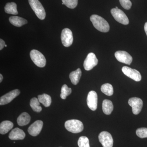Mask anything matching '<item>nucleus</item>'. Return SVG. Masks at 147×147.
Here are the masks:
<instances>
[{"label":"nucleus","instance_id":"ddd939ff","mask_svg":"<svg viewBox=\"0 0 147 147\" xmlns=\"http://www.w3.org/2000/svg\"><path fill=\"white\" fill-rule=\"evenodd\" d=\"M87 105L90 109L95 111L97 108L98 96L96 92L91 91L89 92L87 98Z\"/></svg>","mask_w":147,"mask_h":147},{"label":"nucleus","instance_id":"4be33fe9","mask_svg":"<svg viewBox=\"0 0 147 147\" xmlns=\"http://www.w3.org/2000/svg\"><path fill=\"white\" fill-rule=\"evenodd\" d=\"M38 98L40 102L42 103V105L45 107H49L51 105L52 99H51V96L49 95L46 94L39 95L38 96Z\"/></svg>","mask_w":147,"mask_h":147},{"label":"nucleus","instance_id":"7c9ffc66","mask_svg":"<svg viewBox=\"0 0 147 147\" xmlns=\"http://www.w3.org/2000/svg\"><path fill=\"white\" fill-rule=\"evenodd\" d=\"M144 30L145 32H146V34L147 36V22L145 24Z\"/></svg>","mask_w":147,"mask_h":147},{"label":"nucleus","instance_id":"6ab92c4d","mask_svg":"<svg viewBox=\"0 0 147 147\" xmlns=\"http://www.w3.org/2000/svg\"><path fill=\"white\" fill-rule=\"evenodd\" d=\"M82 74V70L80 68L77 69L75 71L71 72L69 74V79L72 84L74 85H77L81 79Z\"/></svg>","mask_w":147,"mask_h":147},{"label":"nucleus","instance_id":"7ed1b4c3","mask_svg":"<svg viewBox=\"0 0 147 147\" xmlns=\"http://www.w3.org/2000/svg\"><path fill=\"white\" fill-rule=\"evenodd\" d=\"M29 3L32 9L38 18L40 20L45 19L46 13L43 6L38 0H28Z\"/></svg>","mask_w":147,"mask_h":147},{"label":"nucleus","instance_id":"9b49d317","mask_svg":"<svg viewBox=\"0 0 147 147\" xmlns=\"http://www.w3.org/2000/svg\"><path fill=\"white\" fill-rule=\"evenodd\" d=\"M115 57L120 62L130 65L132 61L131 55L125 51H118L115 53Z\"/></svg>","mask_w":147,"mask_h":147},{"label":"nucleus","instance_id":"f03ea898","mask_svg":"<svg viewBox=\"0 0 147 147\" xmlns=\"http://www.w3.org/2000/svg\"><path fill=\"white\" fill-rule=\"evenodd\" d=\"M65 127L67 131L73 133L82 132L84 129V125L82 122L76 119L66 121L65 123Z\"/></svg>","mask_w":147,"mask_h":147},{"label":"nucleus","instance_id":"c85d7f7f","mask_svg":"<svg viewBox=\"0 0 147 147\" xmlns=\"http://www.w3.org/2000/svg\"><path fill=\"white\" fill-rule=\"evenodd\" d=\"M119 2L121 5L125 9L128 10L131 8L132 3L130 0H119Z\"/></svg>","mask_w":147,"mask_h":147},{"label":"nucleus","instance_id":"f257e3e1","mask_svg":"<svg viewBox=\"0 0 147 147\" xmlns=\"http://www.w3.org/2000/svg\"><path fill=\"white\" fill-rule=\"evenodd\" d=\"M94 26L98 30L102 32H107L110 30V26L107 21L101 16L94 14L90 17Z\"/></svg>","mask_w":147,"mask_h":147},{"label":"nucleus","instance_id":"c756f323","mask_svg":"<svg viewBox=\"0 0 147 147\" xmlns=\"http://www.w3.org/2000/svg\"><path fill=\"white\" fill-rule=\"evenodd\" d=\"M5 42L3 39H0V50H2L5 46Z\"/></svg>","mask_w":147,"mask_h":147},{"label":"nucleus","instance_id":"f8f14e48","mask_svg":"<svg viewBox=\"0 0 147 147\" xmlns=\"http://www.w3.org/2000/svg\"><path fill=\"white\" fill-rule=\"evenodd\" d=\"M21 92L18 89L13 90L3 96L0 98V105H4L11 102L14 98L18 96Z\"/></svg>","mask_w":147,"mask_h":147},{"label":"nucleus","instance_id":"2f4dec72","mask_svg":"<svg viewBox=\"0 0 147 147\" xmlns=\"http://www.w3.org/2000/svg\"><path fill=\"white\" fill-rule=\"evenodd\" d=\"M3 79V76L1 74H0V82H2Z\"/></svg>","mask_w":147,"mask_h":147},{"label":"nucleus","instance_id":"a878e982","mask_svg":"<svg viewBox=\"0 0 147 147\" xmlns=\"http://www.w3.org/2000/svg\"><path fill=\"white\" fill-rule=\"evenodd\" d=\"M78 145L79 147H90L89 139L85 136H82L79 138Z\"/></svg>","mask_w":147,"mask_h":147},{"label":"nucleus","instance_id":"b1692460","mask_svg":"<svg viewBox=\"0 0 147 147\" xmlns=\"http://www.w3.org/2000/svg\"><path fill=\"white\" fill-rule=\"evenodd\" d=\"M101 91L102 93L107 96H112L114 93V90L112 85L109 84H105L101 87Z\"/></svg>","mask_w":147,"mask_h":147},{"label":"nucleus","instance_id":"2eb2a0df","mask_svg":"<svg viewBox=\"0 0 147 147\" xmlns=\"http://www.w3.org/2000/svg\"><path fill=\"white\" fill-rule=\"evenodd\" d=\"M26 137V134L22 129L16 127L9 133V138L11 140H23Z\"/></svg>","mask_w":147,"mask_h":147},{"label":"nucleus","instance_id":"cd10ccee","mask_svg":"<svg viewBox=\"0 0 147 147\" xmlns=\"http://www.w3.org/2000/svg\"><path fill=\"white\" fill-rule=\"evenodd\" d=\"M136 134L140 138H147V128L142 127L137 129L136 130Z\"/></svg>","mask_w":147,"mask_h":147},{"label":"nucleus","instance_id":"423d86ee","mask_svg":"<svg viewBox=\"0 0 147 147\" xmlns=\"http://www.w3.org/2000/svg\"><path fill=\"white\" fill-rule=\"evenodd\" d=\"M61 39L63 45L66 47L71 46L73 43V37L72 32L70 29L65 28L62 31Z\"/></svg>","mask_w":147,"mask_h":147},{"label":"nucleus","instance_id":"412c9836","mask_svg":"<svg viewBox=\"0 0 147 147\" xmlns=\"http://www.w3.org/2000/svg\"><path fill=\"white\" fill-rule=\"evenodd\" d=\"M5 11L9 14L17 15L18 12L17 9V5L15 3H8L5 7Z\"/></svg>","mask_w":147,"mask_h":147},{"label":"nucleus","instance_id":"f3484780","mask_svg":"<svg viewBox=\"0 0 147 147\" xmlns=\"http://www.w3.org/2000/svg\"><path fill=\"white\" fill-rule=\"evenodd\" d=\"M31 117L28 113H22L17 118V123L19 126H23L27 125L30 122Z\"/></svg>","mask_w":147,"mask_h":147},{"label":"nucleus","instance_id":"473e14b6","mask_svg":"<svg viewBox=\"0 0 147 147\" xmlns=\"http://www.w3.org/2000/svg\"><path fill=\"white\" fill-rule=\"evenodd\" d=\"M115 8H116V9H119L118 7H116Z\"/></svg>","mask_w":147,"mask_h":147},{"label":"nucleus","instance_id":"4468645a","mask_svg":"<svg viewBox=\"0 0 147 147\" xmlns=\"http://www.w3.org/2000/svg\"><path fill=\"white\" fill-rule=\"evenodd\" d=\"M43 122L42 121L37 120L29 127L28 131L29 134L33 137L37 136L40 133L43 126Z\"/></svg>","mask_w":147,"mask_h":147},{"label":"nucleus","instance_id":"aec40b11","mask_svg":"<svg viewBox=\"0 0 147 147\" xmlns=\"http://www.w3.org/2000/svg\"><path fill=\"white\" fill-rule=\"evenodd\" d=\"M114 109L113 102L111 100L105 99L102 103V109L103 113L105 115H110L113 112Z\"/></svg>","mask_w":147,"mask_h":147},{"label":"nucleus","instance_id":"9d476101","mask_svg":"<svg viewBox=\"0 0 147 147\" xmlns=\"http://www.w3.org/2000/svg\"><path fill=\"white\" fill-rule=\"evenodd\" d=\"M122 71L125 75L136 82H139L142 79V76L139 71L127 66H124Z\"/></svg>","mask_w":147,"mask_h":147},{"label":"nucleus","instance_id":"bb28decb","mask_svg":"<svg viewBox=\"0 0 147 147\" xmlns=\"http://www.w3.org/2000/svg\"><path fill=\"white\" fill-rule=\"evenodd\" d=\"M66 6L70 9H74L78 4V0H62Z\"/></svg>","mask_w":147,"mask_h":147},{"label":"nucleus","instance_id":"0eeeda50","mask_svg":"<svg viewBox=\"0 0 147 147\" xmlns=\"http://www.w3.org/2000/svg\"><path fill=\"white\" fill-rule=\"evenodd\" d=\"M98 63V60L95 55L94 53H91L87 55V57L84 62V68L87 71L92 69Z\"/></svg>","mask_w":147,"mask_h":147},{"label":"nucleus","instance_id":"20e7f679","mask_svg":"<svg viewBox=\"0 0 147 147\" xmlns=\"http://www.w3.org/2000/svg\"><path fill=\"white\" fill-rule=\"evenodd\" d=\"M30 56L34 63L38 67H43L45 66L46 59L44 55L39 51L36 50H32L30 53Z\"/></svg>","mask_w":147,"mask_h":147},{"label":"nucleus","instance_id":"a211bd4d","mask_svg":"<svg viewBox=\"0 0 147 147\" xmlns=\"http://www.w3.org/2000/svg\"><path fill=\"white\" fill-rule=\"evenodd\" d=\"M13 123L10 121H3L0 125V133L1 134H6L13 128Z\"/></svg>","mask_w":147,"mask_h":147},{"label":"nucleus","instance_id":"39448f33","mask_svg":"<svg viewBox=\"0 0 147 147\" xmlns=\"http://www.w3.org/2000/svg\"><path fill=\"white\" fill-rule=\"evenodd\" d=\"M112 16L116 21L123 25H128L129 23L128 18L124 12L119 9L113 8L111 10Z\"/></svg>","mask_w":147,"mask_h":147},{"label":"nucleus","instance_id":"6e6552de","mask_svg":"<svg viewBox=\"0 0 147 147\" xmlns=\"http://www.w3.org/2000/svg\"><path fill=\"white\" fill-rule=\"evenodd\" d=\"M129 105L132 108V113L134 115H137L142 111L143 102L141 98L132 97L128 100Z\"/></svg>","mask_w":147,"mask_h":147},{"label":"nucleus","instance_id":"72a5a7b5","mask_svg":"<svg viewBox=\"0 0 147 147\" xmlns=\"http://www.w3.org/2000/svg\"><path fill=\"white\" fill-rule=\"evenodd\" d=\"M5 47H7V45H5Z\"/></svg>","mask_w":147,"mask_h":147},{"label":"nucleus","instance_id":"393cba45","mask_svg":"<svg viewBox=\"0 0 147 147\" xmlns=\"http://www.w3.org/2000/svg\"><path fill=\"white\" fill-rule=\"evenodd\" d=\"M71 88H68L67 85L65 84L62 87L61 90V98L62 99H65L68 96L71 94Z\"/></svg>","mask_w":147,"mask_h":147},{"label":"nucleus","instance_id":"5701e85b","mask_svg":"<svg viewBox=\"0 0 147 147\" xmlns=\"http://www.w3.org/2000/svg\"><path fill=\"white\" fill-rule=\"evenodd\" d=\"M30 105L34 111L40 113L42 111V108L40 105V102L38 98H33L31 99Z\"/></svg>","mask_w":147,"mask_h":147},{"label":"nucleus","instance_id":"1a4fd4ad","mask_svg":"<svg viewBox=\"0 0 147 147\" xmlns=\"http://www.w3.org/2000/svg\"><path fill=\"white\" fill-rule=\"evenodd\" d=\"M98 139L103 147H113V137L108 131H103L100 132L98 136Z\"/></svg>","mask_w":147,"mask_h":147},{"label":"nucleus","instance_id":"dca6fc26","mask_svg":"<svg viewBox=\"0 0 147 147\" xmlns=\"http://www.w3.org/2000/svg\"><path fill=\"white\" fill-rule=\"evenodd\" d=\"M9 21L13 26L18 27L22 26L28 23V21L26 19L17 16H11Z\"/></svg>","mask_w":147,"mask_h":147}]
</instances>
